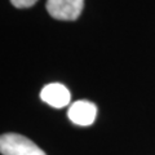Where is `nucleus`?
Segmentation results:
<instances>
[{"instance_id": "4", "label": "nucleus", "mask_w": 155, "mask_h": 155, "mask_svg": "<svg viewBox=\"0 0 155 155\" xmlns=\"http://www.w3.org/2000/svg\"><path fill=\"white\" fill-rule=\"evenodd\" d=\"M40 98L52 107L62 109L70 104L71 94L64 84L51 83L47 84L40 92Z\"/></svg>"}, {"instance_id": "1", "label": "nucleus", "mask_w": 155, "mask_h": 155, "mask_svg": "<svg viewBox=\"0 0 155 155\" xmlns=\"http://www.w3.org/2000/svg\"><path fill=\"white\" fill-rule=\"evenodd\" d=\"M0 153L3 155H47L30 138L17 133L0 136Z\"/></svg>"}, {"instance_id": "5", "label": "nucleus", "mask_w": 155, "mask_h": 155, "mask_svg": "<svg viewBox=\"0 0 155 155\" xmlns=\"http://www.w3.org/2000/svg\"><path fill=\"white\" fill-rule=\"evenodd\" d=\"M38 0H11V3L16 8H30Z\"/></svg>"}, {"instance_id": "2", "label": "nucleus", "mask_w": 155, "mask_h": 155, "mask_svg": "<svg viewBox=\"0 0 155 155\" xmlns=\"http://www.w3.org/2000/svg\"><path fill=\"white\" fill-rule=\"evenodd\" d=\"M84 0H48L47 11L53 18L74 21L83 11Z\"/></svg>"}, {"instance_id": "3", "label": "nucleus", "mask_w": 155, "mask_h": 155, "mask_svg": "<svg viewBox=\"0 0 155 155\" xmlns=\"http://www.w3.org/2000/svg\"><path fill=\"white\" fill-rule=\"evenodd\" d=\"M97 115V106L91 102V101L80 100L76 101L71 106L69 111H67V116L74 124L81 125V127H87V125L93 124Z\"/></svg>"}]
</instances>
